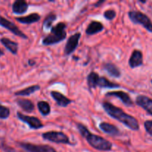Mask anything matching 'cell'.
Instances as JSON below:
<instances>
[{
  "label": "cell",
  "instance_id": "obj_3",
  "mask_svg": "<svg viewBox=\"0 0 152 152\" xmlns=\"http://www.w3.org/2000/svg\"><path fill=\"white\" fill-rule=\"evenodd\" d=\"M66 24L65 22H59L50 28V33L45 38H43L42 43L43 45H53L63 41L67 37Z\"/></svg>",
  "mask_w": 152,
  "mask_h": 152
},
{
  "label": "cell",
  "instance_id": "obj_13",
  "mask_svg": "<svg viewBox=\"0 0 152 152\" xmlns=\"http://www.w3.org/2000/svg\"><path fill=\"white\" fill-rule=\"evenodd\" d=\"M99 128L102 132L111 137H117L120 134V130L117 126L111 123H106V122H102L99 123Z\"/></svg>",
  "mask_w": 152,
  "mask_h": 152
},
{
  "label": "cell",
  "instance_id": "obj_4",
  "mask_svg": "<svg viewBox=\"0 0 152 152\" xmlns=\"http://www.w3.org/2000/svg\"><path fill=\"white\" fill-rule=\"evenodd\" d=\"M128 15L134 24L142 25L148 32L152 33V22L146 14L139 10H130Z\"/></svg>",
  "mask_w": 152,
  "mask_h": 152
},
{
  "label": "cell",
  "instance_id": "obj_19",
  "mask_svg": "<svg viewBox=\"0 0 152 152\" xmlns=\"http://www.w3.org/2000/svg\"><path fill=\"white\" fill-rule=\"evenodd\" d=\"M103 69L109 74L111 77L114 78H119L121 77L122 73L120 68L112 62H106L103 65Z\"/></svg>",
  "mask_w": 152,
  "mask_h": 152
},
{
  "label": "cell",
  "instance_id": "obj_14",
  "mask_svg": "<svg viewBox=\"0 0 152 152\" xmlns=\"http://www.w3.org/2000/svg\"><path fill=\"white\" fill-rule=\"evenodd\" d=\"M50 96L56 101V104L60 107H67L73 102L71 99L65 96L62 93L59 91H50Z\"/></svg>",
  "mask_w": 152,
  "mask_h": 152
},
{
  "label": "cell",
  "instance_id": "obj_15",
  "mask_svg": "<svg viewBox=\"0 0 152 152\" xmlns=\"http://www.w3.org/2000/svg\"><path fill=\"white\" fill-rule=\"evenodd\" d=\"M104 29V25L98 21H92L88 25L86 30V34L88 36H92L102 32Z\"/></svg>",
  "mask_w": 152,
  "mask_h": 152
},
{
  "label": "cell",
  "instance_id": "obj_11",
  "mask_svg": "<svg viewBox=\"0 0 152 152\" xmlns=\"http://www.w3.org/2000/svg\"><path fill=\"white\" fill-rule=\"evenodd\" d=\"M135 102L137 105L143 108L148 114L152 116V99L145 95H138Z\"/></svg>",
  "mask_w": 152,
  "mask_h": 152
},
{
  "label": "cell",
  "instance_id": "obj_21",
  "mask_svg": "<svg viewBox=\"0 0 152 152\" xmlns=\"http://www.w3.org/2000/svg\"><path fill=\"white\" fill-rule=\"evenodd\" d=\"M97 87L101 88H120V86L119 84L110 81L106 77H99V80H98Z\"/></svg>",
  "mask_w": 152,
  "mask_h": 152
},
{
  "label": "cell",
  "instance_id": "obj_16",
  "mask_svg": "<svg viewBox=\"0 0 152 152\" xmlns=\"http://www.w3.org/2000/svg\"><path fill=\"white\" fill-rule=\"evenodd\" d=\"M28 7L29 6L27 1L24 0H16L12 4V10H13V13L21 15L26 13Z\"/></svg>",
  "mask_w": 152,
  "mask_h": 152
},
{
  "label": "cell",
  "instance_id": "obj_32",
  "mask_svg": "<svg viewBox=\"0 0 152 152\" xmlns=\"http://www.w3.org/2000/svg\"><path fill=\"white\" fill-rule=\"evenodd\" d=\"M4 51H3V50H1V48H0V57H1V56H4Z\"/></svg>",
  "mask_w": 152,
  "mask_h": 152
},
{
  "label": "cell",
  "instance_id": "obj_26",
  "mask_svg": "<svg viewBox=\"0 0 152 152\" xmlns=\"http://www.w3.org/2000/svg\"><path fill=\"white\" fill-rule=\"evenodd\" d=\"M10 111L9 108L7 106L0 104V119L1 120H5L10 117Z\"/></svg>",
  "mask_w": 152,
  "mask_h": 152
},
{
  "label": "cell",
  "instance_id": "obj_30",
  "mask_svg": "<svg viewBox=\"0 0 152 152\" xmlns=\"http://www.w3.org/2000/svg\"><path fill=\"white\" fill-rule=\"evenodd\" d=\"M104 2H105V1H104V0H102V1H98L97 2H96L94 4V7H99V6H100L101 4H103Z\"/></svg>",
  "mask_w": 152,
  "mask_h": 152
},
{
  "label": "cell",
  "instance_id": "obj_2",
  "mask_svg": "<svg viewBox=\"0 0 152 152\" xmlns=\"http://www.w3.org/2000/svg\"><path fill=\"white\" fill-rule=\"evenodd\" d=\"M77 128L81 136L84 137L88 143L94 149L102 151H109L112 149L113 145L109 140L99 135L92 134L83 124L78 123Z\"/></svg>",
  "mask_w": 152,
  "mask_h": 152
},
{
  "label": "cell",
  "instance_id": "obj_9",
  "mask_svg": "<svg viewBox=\"0 0 152 152\" xmlns=\"http://www.w3.org/2000/svg\"><path fill=\"white\" fill-rule=\"evenodd\" d=\"M81 37V33L77 32L71 35L67 40L65 44V49H64V53L65 56H69L73 52L75 51L79 45V41Z\"/></svg>",
  "mask_w": 152,
  "mask_h": 152
},
{
  "label": "cell",
  "instance_id": "obj_20",
  "mask_svg": "<svg viewBox=\"0 0 152 152\" xmlns=\"http://www.w3.org/2000/svg\"><path fill=\"white\" fill-rule=\"evenodd\" d=\"M17 105L23 110L24 111L28 113H31L34 111V104L30 99H17L16 100Z\"/></svg>",
  "mask_w": 152,
  "mask_h": 152
},
{
  "label": "cell",
  "instance_id": "obj_29",
  "mask_svg": "<svg viewBox=\"0 0 152 152\" xmlns=\"http://www.w3.org/2000/svg\"><path fill=\"white\" fill-rule=\"evenodd\" d=\"M0 147L1 148V149L5 152H18L17 151L14 149V148H11V147L8 146V145H5L4 143H1V145H0Z\"/></svg>",
  "mask_w": 152,
  "mask_h": 152
},
{
  "label": "cell",
  "instance_id": "obj_17",
  "mask_svg": "<svg viewBox=\"0 0 152 152\" xmlns=\"http://www.w3.org/2000/svg\"><path fill=\"white\" fill-rule=\"evenodd\" d=\"M0 42L6 48L7 50H8L12 54L16 55L19 50V45L17 42L14 41H12L10 39L6 38V37H2L0 39Z\"/></svg>",
  "mask_w": 152,
  "mask_h": 152
},
{
  "label": "cell",
  "instance_id": "obj_8",
  "mask_svg": "<svg viewBox=\"0 0 152 152\" xmlns=\"http://www.w3.org/2000/svg\"><path fill=\"white\" fill-rule=\"evenodd\" d=\"M0 26L8 30L12 34L17 36V37H21L22 39H28V36L25 34H24L13 22H10V21H9L8 19H7L4 16H1V15H0Z\"/></svg>",
  "mask_w": 152,
  "mask_h": 152
},
{
  "label": "cell",
  "instance_id": "obj_22",
  "mask_svg": "<svg viewBox=\"0 0 152 152\" xmlns=\"http://www.w3.org/2000/svg\"><path fill=\"white\" fill-rule=\"evenodd\" d=\"M39 90L40 86H39V85H34V86H29V87L22 89V90L18 91L15 92L14 94L16 95V96H28Z\"/></svg>",
  "mask_w": 152,
  "mask_h": 152
},
{
  "label": "cell",
  "instance_id": "obj_6",
  "mask_svg": "<svg viewBox=\"0 0 152 152\" xmlns=\"http://www.w3.org/2000/svg\"><path fill=\"white\" fill-rule=\"evenodd\" d=\"M18 145L27 152H57L48 145H36L30 142H18Z\"/></svg>",
  "mask_w": 152,
  "mask_h": 152
},
{
  "label": "cell",
  "instance_id": "obj_10",
  "mask_svg": "<svg viewBox=\"0 0 152 152\" xmlns=\"http://www.w3.org/2000/svg\"><path fill=\"white\" fill-rule=\"evenodd\" d=\"M105 96H114L121 100V102L125 105L128 107L132 106L134 105L133 100L132 99L129 94L123 91H109L105 94Z\"/></svg>",
  "mask_w": 152,
  "mask_h": 152
},
{
  "label": "cell",
  "instance_id": "obj_31",
  "mask_svg": "<svg viewBox=\"0 0 152 152\" xmlns=\"http://www.w3.org/2000/svg\"><path fill=\"white\" fill-rule=\"evenodd\" d=\"M28 64H29V65H31V66H33V65H35L36 62L34 59H29V60H28Z\"/></svg>",
  "mask_w": 152,
  "mask_h": 152
},
{
  "label": "cell",
  "instance_id": "obj_27",
  "mask_svg": "<svg viewBox=\"0 0 152 152\" xmlns=\"http://www.w3.org/2000/svg\"><path fill=\"white\" fill-rule=\"evenodd\" d=\"M116 16H117V12L113 9H108V10H105L103 13L104 18L109 21L113 20L116 17Z\"/></svg>",
  "mask_w": 152,
  "mask_h": 152
},
{
  "label": "cell",
  "instance_id": "obj_33",
  "mask_svg": "<svg viewBox=\"0 0 152 152\" xmlns=\"http://www.w3.org/2000/svg\"><path fill=\"white\" fill-rule=\"evenodd\" d=\"M151 84H152V80H151Z\"/></svg>",
  "mask_w": 152,
  "mask_h": 152
},
{
  "label": "cell",
  "instance_id": "obj_7",
  "mask_svg": "<svg viewBox=\"0 0 152 152\" xmlns=\"http://www.w3.org/2000/svg\"><path fill=\"white\" fill-rule=\"evenodd\" d=\"M16 116H17V118L20 121L23 122L25 124L28 125L31 129L37 130V129H40L44 127V125H43L42 122L38 117L25 115V114H23L22 113L19 112V111H18L17 114H16Z\"/></svg>",
  "mask_w": 152,
  "mask_h": 152
},
{
  "label": "cell",
  "instance_id": "obj_28",
  "mask_svg": "<svg viewBox=\"0 0 152 152\" xmlns=\"http://www.w3.org/2000/svg\"><path fill=\"white\" fill-rule=\"evenodd\" d=\"M144 128L147 133L152 137V120H146L144 122Z\"/></svg>",
  "mask_w": 152,
  "mask_h": 152
},
{
  "label": "cell",
  "instance_id": "obj_5",
  "mask_svg": "<svg viewBox=\"0 0 152 152\" xmlns=\"http://www.w3.org/2000/svg\"><path fill=\"white\" fill-rule=\"evenodd\" d=\"M42 137L45 140L54 142L56 144H65V145H71V144L70 142L69 137L64 132H62L50 131V132L43 133L42 134Z\"/></svg>",
  "mask_w": 152,
  "mask_h": 152
},
{
  "label": "cell",
  "instance_id": "obj_23",
  "mask_svg": "<svg viewBox=\"0 0 152 152\" xmlns=\"http://www.w3.org/2000/svg\"><path fill=\"white\" fill-rule=\"evenodd\" d=\"M57 19V16L56 13L53 12H50L47 16L45 18L44 21H43L42 26L45 30H48L53 27V23Z\"/></svg>",
  "mask_w": 152,
  "mask_h": 152
},
{
  "label": "cell",
  "instance_id": "obj_12",
  "mask_svg": "<svg viewBox=\"0 0 152 152\" xmlns=\"http://www.w3.org/2000/svg\"><path fill=\"white\" fill-rule=\"evenodd\" d=\"M143 64V55L139 50H134L132 52L129 60V65L131 68H136Z\"/></svg>",
  "mask_w": 152,
  "mask_h": 152
},
{
  "label": "cell",
  "instance_id": "obj_25",
  "mask_svg": "<svg viewBox=\"0 0 152 152\" xmlns=\"http://www.w3.org/2000/svg\"><path fill=\"white\" fill-rule=\"evenodd\" d=\"M37 108H38L39 111L42 116H48L50 114L51 108H50V105L46 101H39L37 102Z\"/></svg>",
  "mask_w": 152,
  "mask_h": 152
},
{
  "label": "cell",
  "instance_id": "obj_1",
  "mask_svg": "<svg viewBox=\"0 0 152 152\" xmlns=\"http://www.w3.org/2000/svg\"><path fill=\"white\" fill-rule=\"evenodd\" d=\"M102 106L108 115L120 123H123L129 129L132 131H138L140 129L138 120L134 117L125 112L122 108H118L107 101H104L102 102Z\"/></svg>",
  "mask_w": 152,
  "mask_h": 152
},
{
  "label": "cell",
  "instance_id": "obj_24",
  "mask_svg": "<svg viewBox=\"0 0 152 152\" xmlns=\"http://www.w3.org/2000/svg\"><path fill=\"white\" fill-rule=\"evenodd\" d=\"M99 78V74L95 72V71H91L87 76V84L89 88L92 89L97 88V83Z\"/></svg>",
  "mask_w": 152,
  "mask_h": 152
},
{
  "label": "cell",
  "instance_id": "obj_18",
  "mask_svg": "<svg viewBox=\"0 0 152 152\" xmlns=\"http://www.w3.org/2000/svg\"><path fill=\"white\" fill-rule=\"evenodd\" d=\"M40 18H41V16H40L39 13H33L28 15V16H21V17H16L15 19H16L17 22H20V23L25 24V25H31V24L39 22V21L40 20Z\"/></svg>",
  "mask_w": 152,
  "mask_h": 152
}]
</instances>
